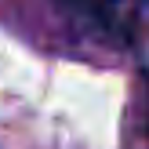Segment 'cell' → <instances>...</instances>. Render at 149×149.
<instances>
[{
	"instance_id": "obj_1",
	"label": "cell",
	"mask_w": 149,
	"mask_h": 149,
	"mask_svg": "<svg viewBox=\"0 0 149 149\" xmlns=\"http://www.w3.org/2000/svg\"><path fill=\"white\" fill-rule=\"evenodd\" d=\"M55 4L69 7V11H80V15H95V18H102V15H109L120 0H55Z\"/></svg>"
}]
</instances>
